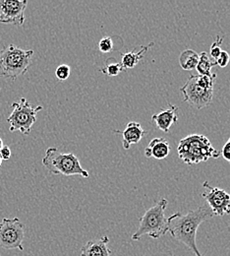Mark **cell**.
<instances>
[{"label":"cell","mask_w":230,"mask_h":256,"mask_svg":"<svg viewBox=\"0 0 230 256\" xmlns=\"http://www.w3.org/2000/svg\"><path fill=\"white\" fill-rule=\"evenodd\" d=\"M214 217L207 205H202L186 214L176 212L167 218L168 232L177 242L187 246L195 256H205L198 248L197 232L205 221Z\"/></svg>","instance_id":"1"},{"label":"cell","mask_w":230,"mask_h":256,"mask_svg":"<svg viewBox=\"0 0 230 256\" xmlns=\"http://www.w3.org/2000/svg\"><path fill=\"white\" fill-rule=\"evenodd\" d=\"M177 153L180 160L189 166L207 162L211 158L218 159L221 156V152L212 145L207 136L197 133L181 139Z\"/></svg>","instance_id":"2"},{"label":"cell","mask_w":230,"mask_h":256,"mask_svg":"<svg viewBox=\"0 0 230 256\" xmlns=\"http://www.w3.org/2000/svg\"><path fill=\"white\" fill-rule=\"evenodd\" d=\"M168 205V201L162 198L154 206L149 208L140 218L139 226L132 234L133 240H140L143 236H149L152 238H160L168 232L167 218L165 211Z\"/></svg>","instance_id":"3"},{"label":"cell","mask_w":230,"mask_h":256,"mask_svg":"<svg viewBox=\"0 0 230 256\" xmlns=\"http://www.w3.org/2000/svg\"><path fill=\"white\" fill-rule=\"evenodd\" d=\"M33 56L32 50H23L13 44L0 50V76L16 80L25 75Z\"/></svg>","instance_id":"4"},{"label":"cell","mask_w":230,"mask_h":256,"mask_svg":"<svg viewBox=\"0 0 230 256\" xmlns=\"http://www.w3.org/2000/svg\"><path fill=\"white\" fill-rule=\"evenodd\" d=\"M43 166L52 174L81 176L89 178V172L84 170L76 155L73 153H61L55 147H49L41 160Z\"/></svg>","instance_id":"5"},{"label":"cell","mask_w":230,"mask_h":256,"mask_svg":"<svg viewBox=\"0 0 230 256\" xmlns=\"http://www.w3.org/2000/svg\"><path fill=\"white\" fill-rule=\"evenodd\" d=\"M12 112L7 118L10 126V131H20L24 135H29L33 124L36 122V114L43 108L41 106L33 108L25 98L14 102L12 104Z\"/></svg>","instance_id":"6"},{"label":"cell","mask_w":230,"mask_h":256,"mask_svg":"<svg viewBox=\"0 0 230 256\" xmlns=\"http://www.w3.org/2000/svg\"><path fill=\"white\" fill-rule=\"evenodd\" d=\"M25 226L18 218H3L0 222V248L6 250H24Z\"/></svg>","instance_id":"7"},{"label":"cell","mask_w":230,"mask_h":256,"mask_svg":"<svg viewBox=\"0 0 230 256\" xmlns=\"http://www.w3.org/2000/svg\"><path fill=\"white\" fill-rule=\"evenodd\" d=\"M215 89H206L200 86L196 81V75H191L187 82L181 87L183 100L198 110L209 106L214 98Z\"/></svg>","instance_id":"8"},{"label":"cell","mask_w":230,"mask_h":256,"mask_svg":"<svg viewBox=\"0 0 230 256\" xmlns=\"http://www.w3.org/2000/svg\"><path fill=\"white\" fill-rule=\"evenodd\" d=\"M203 188L208 190L202 196L207 201L214 216H225L230 214V194L225 190L213 188L209 182L203 184Z\"/></svg>","instance_id":"9"},{"label":"cell","mask_w":230,"mask_h":256,"mask_svg":"<svg viewBox=\"0 0 230 256\" xmlns=\"http://www.w3.org/2000/svg\"><path fill=\"white\" fill-rule=\"evenodd\" d=\"M27 0H0V23L23 26Z\"/></svg>","instance_id":"10"},{"label":"cell","mask_w":230,"mask_h":256,"mask_svg":"<svg viewBox=\"0 0 230 256\" xmlns=\"http://www.w3.org/2000/svg\"><path fill=\"white\" fill-rule=\"evenodd\" d=\"M115 132L121 133L122 135V145L125 150H129L132 145L139 144L141 140L147 135L148 131L144 130L139 122H131L127 124L126 128L123 131L115 130Z\"/></svg>","instance_id":"11"},{"label":"cell","mask_w":230,"mask_h":256,"mask_svg":"<svg viewBox=\"0 0 230 256\" xmlns=\"http://www.w3.org/2000/svg\"><path fill=\"white\" fill-rule=\"evenodd\" d=\"M177 110V106L169 104L168 108L162 110L160 112L154 114L152 120L156 124V126L158 129L164 131L165 133H169L171 126L178 122Z\"/></svg>","instance_id":"12"},{"label":"cell","mask_w":230,"mask_h":256,"mask_svg":"<svg viewBox=\"0 0 230 256\" xmlns=\"http://www.w3.org/2000/svg\"><path fill=\"white\" fill-rule=\"evenodd\" d=\"M109 238L101 236L98 240L86 242L81 248V256H111L112 252L108 248Z\"/></svg>","instance_id":"13"},{"label":"cell","mask_w":230,"mask_h":256,"mask_svg":"<svg viewBox=\"0 0 230 256\" xmlns=\"http://www.w3.org/2000/svg\"><path fill=\"white\" fill-rule=\"evenodd\" d=\"M170 153L169 142L163 137L154 138L144 150L146 158H154L157 160H164Z\"/></svg>","instance_id":"14"},{"label":"cell","mask_w":230,"mask_h":256,"mask_svg":"<svg viewBox=\"0 0 230 256\" xmlns=\"http://www.w3.org/2000/svg\"><path fill=\"white\" fill-rule=\"evenodd\" d=\"M153 46H154V42H151L148 46H143L142 48L138 52L132 50V52H126V54H121V62H120V64H121L123 70L132 69L135 66H137L138 64L141 62V60L144 58L145 54Z\"/></svg>","instance_id":"15"},{"label":"cell","mask_w":230,"mask_h":256,"mask_svg":"<svg viewBox=\"0 0 230 256\" xmlns=\"http://www.w3.org/2000/svg\"><path fill=\"white\" fill-rule=\"evenodd\" d=\"M199 62V54L191 48H187L180 54L179 64L185 71H192L196 69Z\"/></svg>","instance_id":"16"},{"label":"cell","mask_w":230,"mask_h":256,"mask_svg":"<svg viewBox=\"0 0 230 256\" xmlns=\"http://www.w3.org/2000/svg\"><path fill=\"white\" fill-rule=\"evenodd\" d=\"M214 66H217V62L212 60L208 52H203L199 54V62L196 67L199 75H202V76L212 75L213 74L212 68Z\"/></svg>","instance_id":"17"},{"label":"cell","mask_w":230,"mask_h":256,"mask_svg":"<svg viewBox=\"0 0 230 256\" xmlns=\"http://www.w3.org/2000/svg\"><path fill=\"white\" fill-rule=\"evenodd\" d=\"M109 60H110L111 62H109L107 60L105 66L102 67V68H100V71H101L103 74H105V75L108 76V77H115V76L119 75L122 71H124L120 62H115L114 58H109Z\"/></svg>","instance_id":"18"},{"label":"cell","mask_w":230,"mask_h":256,"mask_svg":"<svg viewBox=\"0 0 230 256\" xmlns=\"http://www.w3.org/2000/svg\"><path fill=\"white\" fill-rule=\"evenodd\" d=\"M223 42H224V38H222V36H216L215 42H213V44H212L211 48H210V54H209V56H210V58H211L212 60H217L218 58L221 56V54H222V52H223V50H222V48H221Z\"/></svg>","instance_id":"19"},{"label":"cell","mask_w":230,"mask_h":256,"mask_svg":"<svg viewBox=\"0 0 230 256\" xmlns=\"http://www.w3.org/2000/svg\"><path fill=\"white\" fill-rule=\"evenodd\" d=\"M99 50L102 54L111 52L114 50V44L111 36H104L99 42Z\"/></svg>","instance_id":"20"},{"label":"cell","mask_w":230,"mask_h":256,"mask_svg":"<svg viewBox=\"0 0 230 256\" xmlns=\"http://www.w3.org/2000/svg\"><path fill=\"white\" fill-rule=\"evenodd\" d=\"M71 74V67L67 64H60L55 70V76L59 81H66Z\"/></svg>","instance_id":"21"},{"label":"cell","mask_w":230,"mask_h":256,"mask_svg":"<svg viewBox=\"0 0 230 256\" xmlns=\"http://www.w3.org/2000/svg\"><path fill=\"white\" fill-rule=\"evenodd\" d=\"M217 62V65H219L220 67H227L230 62V54L226 50H223L221 56L218 58V60H216Z\"/></svg>","instance_id":"22"},{"label":"cell","mask_w":230,"mask_h":256,"mask_svg":"<svg viewBox=\"0 0 230 256\" xmlns=\"http://www.w3.org/2000/svg\"><path fill=\"white\" fill-rule=\"evenodd\" d=\"M221 155L223 156V158L225 160L230 162V137L229 138V140L226 142V144L224 145V147L222 149V152H221Z\"/></svg>","instance_id":"23"},{"label":"cell","mask_w":230,"mask_h":256,"mask_svg":"<svg viewBox=\"0 0 230 256\" xmlns=\"http://www.w3.org/2000/svg\"><path fill=\"white\" fill-rule=\"evenodd\" d=\"M11 155H12V153H11L10 147L4 145L2 147V149L0 150V157H1L2 160H9L11 158Z\"/></svg>","instance_id":"24"},{"label":"cell","mask_w":230,"mask_h":256,"mask_svg":"<svg viewBox=\"0 0 230 256\" xmlns=\"http://www.w3.org/2000/svg\"><path fill=\"white\" fill-rule=\"evenodd\" d=\"M3 146H4V145H3V141H2V139L0 138V150L2 149V147H3Z\"/></svg>","instance_id":"25"},{"label":"cell","mask_w":230,"mask_h":256,"mask_svg":"<svg viewBox=\"0 0 230 256\" xmlns=\"http://www.w3.org/2000/svg\"><path fill=\"white\" fill-rule=\"evenodd\" d=\"M2 162H3V160H2L1 157H0V166H1V164H2Z\"/></svg>","instance_id":"26"},{"label":"cell","mask_w":230,"mask_h":256,"mask_svg":"<svg viewBox=\"0 0 230 256\" xmlns=\"http://www.w3.org/2000/svg\"><path fill=\"white\" fill-rule=\"evenodd\" d=\"M0 91H1V89H0Z\"/></svg>","instance_id":"27"},{"label":"cell","mask_w":230,"mask_h":256,"mask_svg":"<svg viewBox=\"0 0 230 256\" xmlns=\"http://www.w3.org/2000/svg\"></svg>","instance_id":"28"}]
</instances>
